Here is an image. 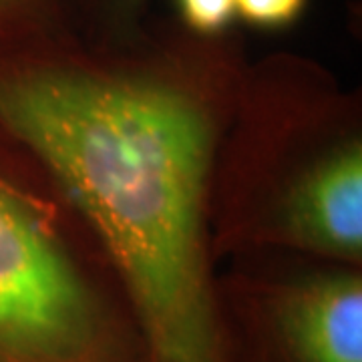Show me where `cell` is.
Masks as SVG:
<instances>
[{"label":"cell","instance_id":"obj_1","mask_svg":"<svg viewBox=\"0 0 362 362\" xmlns=\"http://www.w3.org/2000/svg\"><path fill=\"white\" fill-rule=\"evenodd\" d=\"M247 61L183 30L0 54V127L87 221L125 292L145 362H228L214 180Z\"/></svg>","mask_w":362,"mask_h":362},{"label":"cell","instance_id":"obj_2","mask_svg":"<svg viewBox=\"0 0 362 362\" xmlns=\"http://www.w3.org/2000/svg\"><path fill=\"white\" fill-rule=\"evenodd\" d=\"M211 226L218 258L278 252L361 268L358 109L314 61L247 63L218 157Z\"/></svg>","mask_w":362,"mask_h":362},{"label":"cell","instance_id":"obj_3","mask_svg":"<svg viewBox=\"0 0 362 362\" xmlns=\"http://www.w3.org/2000/svg\"><path fill=\"white\" fill-rule=\"evenodd\" d=\"M0 362H145L95 233L51 171L2 127Z\"/></svg>","mask_w":362,"mask_h":362},{"label":"cell","instance_id":"obj_4","mask_svg":"<svg viewBox=\"0 0 362 362\" xmlns=\"http://www.w3.org/2000/svg\"><path fill=\"white\" fill-rule=\"evenodd\" d=\"M220 278L228 362H362L361 268Z\"/></svg>","mask_w":362,"mask_h":362},{"label":"cell","instance_id":"obj_5","mask_svg":"<svg viewBox=\"0 0 362 362\" xmlns=\"http://www.w3.org/2000/svg\"><path fill=\"white\" fill-rule=\"evenodd\" d=\"M78 0H0V54L75 35Z\"/></svg>","mask_w":362,"mask_h":362},{"label":"cell","instance_id":"obj_6","mask_svg":"<svg viewBox=\"0 0 362 362\" xmlns=\"http://www.w3.org/2000/svg\"><path fill=\"white\" fill-rule=\"evenodd\" d=\"M180 26L195 37H223L235 23L233 0H173Z\"/></svg>","mask_w":362,"mask_h":362},{"label":"cell","instance_id":"obj_7","mask_svg":"<svg viewBox=\"0 0 362 362\" xmlns=\"http://www.w3.org/2000/svg\"><path fill=\"white\" fill-rule=\"evenodd\" d=\"M310 0H233L235 18L258 30H286L304 16Z\"/></svg>","mask_w":362,"mask_h":362},{"label":"cell","instance_id":"obj_8","mask_svg":"<svg viewBox=\"0 0 362 362\" xmlns=\"http://www.w3.org/2000/svg\"><path fill=\"white\" fill-rule=\"evenodd\" d=\"M147 2L149 0H105L109 18L111 21L115 18L121 25L131 23V18L137 16L147 6Z\"/></svg>","mask_w":362,"mask_h":362}]
</instances>
